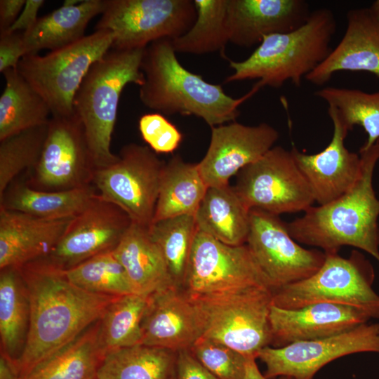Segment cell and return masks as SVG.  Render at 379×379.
<instances>
[{"mask_svg":"<svg viewBox=\"0 0 379 379\" xmlns=\"http://www.w3.org/2000/svg\"><path fill=\"white\" fill-rule=\"evenodd\" d=\"M197 17L190 29L171 40L176 53L203 55L220 52L224 56L230 42L227 0H194Z\"/></svg>","mask_w":379,"mask_h":379,"instance_id":"d6a6232c","label":"cell"},{"mask_svg":"<svg viewBox=\"0 0 379 379\" xmlns=\"http://www.w3.org/2000/svg\"><path fill=\"white\" fill-rule=\"evenodd\" d=\"M91 379H97L96 378H91Z\"/></svg>","mask_w":379,"mask_h":379,"instance_id":"681fc988","label":"cell"},{"mask_svg":"<svg viewBox=\"0 0 379 379\" xmlns=\"http://www.w3.org/2000/svg\"><path fill=\"white\" fill-rule=\"evenodd\" d=\"M6 86L0 97V140L24 130L46 124L51 109L17 68L2 72Z\"/></svg>","mask_w":379,"mask_h":379,"instance_id":"1f68e13d","label":"cell"},{"mask_svg":"<svg viewBox=\"0 0 379 379\" xmlns=\"http://www.w3.org/2000/svg\"><path fill=\"white\" fill-rule=\"evenodd\" d=\"M333 133L328 145L316 154H305L295 146L290 149L293 159L308 182L315 202L328 204L350 191L362 173L359 154L350 152L345 140L350 129L337 113L328 107Z\"/></svg>","mask_w":379,"mask_h":379,"instance_id":"ac0fdd59","label":"cell"},{"mask_svg":"<svg viewBox=\"0 0 379 379\" xmlns=\"http://www.w3.org/2000/svg\"><path fill=\"white\" fill-rule=\"evenodd\" d=\"M359 352L379 353V322L362 324L331 337L294 343L281 347L267 346L258 353L268 379L288 376L313 379L325 365L340 357Z\"/></svg>","mask_w":379,"mask_h":379,"instance_id":"9a60e30c","label":"cell"},{"mask_svg":"<svg viewBox=\"0 0 379 379\" xmlns=\"http://www.w3.org/2000/svg\"><path fill=\"white\" fill-rule=\"evenodd\" d=\"M172 379H175V378H172Z\"/></svg>","mask_w":379,"mask_h":379,"instance_id":"f907efd6","label":"cell"},{"mask_svg":"<svg viewBox=\"0 0 379 379\" xmlns=\"http://www.w3.org/2000/svg\"><path fill=\"white\" fill-rule=\"evenodd\" d=\"M368 8L373 20L379 27V0L374 1Z\"/></svg>","mask_w":379,"mask_h":379,"instance_id":"7dc6e473","label":"cell"},{"mask_svg":"<svg viewBox=\"0 0 379 379\" xmlns=\"http://www.w3.org/2000/svg\"><path fill=\"white\" fill-rule=\"evenodd\" d=\"M177 352L137 344L105 353L97 368V379L175 378Z\"/></svg>","mask_w":379,"mask_h":379,"instance_id":"f546056e","label":"cell"},{"mask_svg":"<svg viewBox=\"0 0 379 379\" xmlns=\"http://www.w3.org/2000/svg\"><path fill=\"white\" fill-rule=\"evenodd\" d=\"M131 223L124 211L97 194L72 218L57 245L43 260L58 270H69L93 256L113 251Z\"/></svg>","mask_w":379,"mask_h":379,"instance_id":"2e32d148","label":"cell"},{"mask_svg":"<svg viewBox=\"0 0 379 379\" xmlns=\"http://www.w3.org/2000/svg\"><path fill=\"white\" fill-rule=\"evenodd\" d=\"M148 230L164 255L173 285L182 288L197 232L194 215H184L154 221Z\"/></svg>","mask_w":379,"mask_h":379,"instance_id":"d590c367","label":"cell"},{"mask_svg":"<svg viewBox=\"0 0 379 379\" xmlns=\"http://www.w3.org/2000/svg\"><path fill=\"white\" fill-rule=\"evenodd\" d=\"M141 331V344L177 352L192 347L203 335L204 324L195 302L171 286L148 296Z\"/></svg>","mask_w":379,"mask_h":379,"instance_id":"d6986e66","label":"cell"},{"mask_svg":"<svg viewBox=\"0 0 379 379\" xmlns=\"http://www.w3.org/2000/svg\"><path fill=\"white\" fill-rule=\"evenodd\" d=\"M346 29L328 57L306 76L322 86L338 72H367L379 77V27L368 8H356L346 14Z\"/></svg>","mask_w":379,"mask_h":379,"instance_id":"603a6c76","label":"cell"},{"mask_svg":"<svg viewBox=\"0 0 379 379\" xmlns=\"http://www.w3.org/2000/svg\"><path fill=\"white\" fill-rule=\"evenodd\" d=\"M197 230L230 246L246 244L251 208L230 184L208 187L194 215Z\"/></svg>","mask_w":379,"mask_h":379,"instance_id":"d4e9b609","label":"cell"},{"mask_svg":"<svg viewBox=\"0 0 379 379\" xmlns=\"http://www.w3.org/2000/svg\"><path fill=\"white\" fill-rule=\"evenodd\" d=\"M114 34L97 30L62 48L41 55L26 54L17 69L48 105L51 116L74 114L73 100L91 65L111 48Z\"/></svg>","mask_w":379,"mask_h":379,"instance_id":"52a82bcc","label":"cell"},{"mask_svg":"<svg viewBox=\"0 0 379 379\" xmlns=\"http://www.w3.org/2000/svg\"><path fill=\"white\" fill-rule=\"evenodd\" d=\"M145 48H110L90 67L73 100L80 119L95 169L113 164L118 158L111 151L121 92L128 84L142 86L145 76L141 62Z\"/></svg>","mask_w":379,"mask_h":379,"instance_id":"5b68a950","label":"cell"},{"mask_svg":"<svg viewBox=\"0 0 379 379\" xmlns=\"http://www.w3.org/2000/svg\"><path fill=\"white\" fill-rule=\"evenodd\" d=\"M246 244L272 291L310 277L320 268L326 257L324 251L299 245L279 215L258 208L251 209Z\"/></svg>","mask_w":379,"mask_h":379,"instance_id":"5bb4252c","label":"cell"},{"mask_svg":"<svg viewBox=\"0 0 379 379\" xmlns=\"http://www.w3.org/2000/svg\"><path fill=\"white\" fill-rule=\"evenodd\" d=\"M95 168L79 117L51 116L41 157L25 177L42 191H65L93 185Z\"/></svg>","mask_w":379,"mask_h":379,"instance_id":"4fadbf2b","label":"cell"},{"mask_svg":"<svg viewBox=\"0 0 379 379\" xmlns=\"http://www.w3.org/2000/svg\"><path fill=\"white\" fill-rule=\"evenodd\" d=\"M255 286L272 290L246 244L227 245L197 230L182 286L190 298Z\"/></svg>","mask_w":379,"mask_h":379,"instance_id":"8fae6325","label":"cell"},{"mask_svg":"<svg viewBox=\"0 0 379 379\" xmlns=\"http://www.w3.org/2000/svg\"><path fill=\"white\" fill-rule=\"evenodd\" d=\"M83 0H65L62 6H74L82 3Z\"/></svg>","mask_w":379,"mask_h":379,"instance_id":"c3c4849f","label":"cell"},{"mask_svg":"<svg viewBox=\"0 0 379 379\" xmlns=\"http://www.w3.org/2000/svg\"><path fill=\"white\" fill-rule=\"evenodd\" d=\"M314 95L324 100L350 131L360 126L367 139L360 149H366L379 140V90L373 93L354 88L326 86Z\"/></svg>","mask_w":379,"mask_h":379,"instance_id":"e575fe53","label":"cell"},{"mask_svg":"<svg viewBox=\"0 0 379 379\" xmlns=\"http://www.w3.org/2000/svg\"><path fill=\"white\" fill-rule=\"evenodd\" d=\"M311 11L304 0H227L230 42L249 48L269 35L292 31Z\"/></svg>","mask_w":379,"mask_h":379,"instance_id":"44dd1931","label":"cell"},{"mask_svg":"<svg viewBox=\"0 0 379 379\" xmlns=\"http://www.w3.org/2000/svg\"><path fill=\"white\" fill-rule=\"evenodd\" d=\"M233 187L251 209L276 215L305 212L315 202L291 151L281 146L239 171Z\"/></svg>","mask_w":379,"mask_h":379,"instance_id":"7c38bea8","label":"cell"},{"mask_svg":"<svg viewBox=\"0 0 379 379\" xmlns=\"http://www.w3.org/2000/svg\"><path fill=\"white\" fill-rule=\"evenodd\" d=\"M256 358L248 357L244 379H268L262 374L256 363ZM274 379H293L288 376H280Z\"/></svg>","mask_w":379,"mask_h":379,"instance_id":"bcb514c9","label":"cell"},{"mask_svg":"<svg viewBox=\"0 0 379 379\" xmlns=\"http://www.w3.org/2000/svg\"><path fill=\"white\" fill-rule=\"evenodd\" d=\"M44 3V0H26L20 14L9 30L21 32L30 30L36 23L38 12Z\"/></svg>","mask_w":379,"mask_h":379,"instance_id":"7bdbcfd3","label":"cell"},{"mask_svg":"<svg viewBox=\"0 0 379 379\" xmlns=\"http://www.w3.org/2000/svg\"><path fill=\"white\" fill-rule=\"evenodd\" d=\"M196 17L194 0H107L94 29L113 32L111 48L141 49L159 39L180 36Z\"/></svg>","mask_w":379,"mask_h":379,"instance_id":"9c48e42d","label":"cell"},{"mask_svg":"<svg viewBox=\"0 0 379 379\" xmlns=\"http://www.w3.org/2000/svg\"><path fill=\"white\" fill-rule=\"evenodd\" d=\"M138 126L142 139L156 153H173L182 140L178 128L160 113L143 114Z\"/></svg>","mask_w":379,"mask_h":379,"instance_id":"ab89813d","label":"cell"},{"mask_svg":"<svg viewBox=\"0 0 379 379\" xmlns=\"http://www.w3.org/2000/svg\"><path fill=\"white\" fill-rule=\"evenodd\" d=\"M1 353L15 363L20 357L27 338L30 304L19 268L0 270Z\"/></svg>","mask_w":379,"mask_h":379,"instance_id":"4dcf8cb0","label":"cell"},{"mask_svg":"<svg viewBox=\"0 0 379 379\" xmlns=\"http://www.w3.org/2000/svg\"><path fill=\"white\" fill-rule=\"evenodd\" d=\"M99 320L71 343L35 364L19 379L95 378L104 355L98 340Z\"/></svg>","mask_w":379,"mask_h":379,"instance_id":"f1b7e54d","label":"cell"},{"mask_svg":"<svg viewBox=\"0 0 379 379\" xmlns=\"http://www.w3.org/2000/svg\"><path fill=\"white\" fill-rule=\"evenodd\" d=\"M19 269L30 304L27 338L15 363L21 376L97 322L117 296L81 289L43 259Z\"/></svg>","mask_w":379,"mask_h":379,"instance_id":"6da1fadb","label":"cell"},{"mask_svg":"<svg viewBox=\"0 0 379 379\" xmlns=\"http://www.w3.org/2000/svg\"><path fill=\"white\" fill-rule=\"evenodd\" d=\"M148 228L132 222L113 250L127 274L133 293L146 297L175 286L164 255Z\"/></svg>","mask_w":379,"mask_h":379,"instance_id":"cb8c5ba5","label":"cell"},{"mask_svg":"<svg viewBox=\"0 0 379 379\" xmlns=\"http://www.w3.org/2000/svg\"><path fill=\"white\" fill-rule=\"evenodd\" d=\"M26 0L0 1V32L10 29L20 14Z\"/></svg>","mask_w":379,"mask_h":379,"instance_id":"ee69618b","label":"cell"},{"mask_svg":"<svg viewBox=\"0 0 379 379\" xmlns=\"http://www.w3.org/2000/svg\"><path fill=\"white\" fill-rule=\"evenodd\" d=\"M112 164L95 169L93 185L100 197L124 211L132 222L152 224L165 162L149 147L129 143Z\"/></svg>","mask_w":379,"mask_h":379,"instance_id":"30bf717a","label":"cell"},{"mask_svg":"<svg viewBox=\"0 0 379 379\" xmlns=\"http://www.w3.org/2000/svg\"><path fill=\"white\" fill-rule=\"evenodd\" d=\"M209 146L198 163L207 185H229L230 179L274 147L278 131L267 123L248 126L232 121L211 127Z\"/></svg>","mask_w":379,"mask_h":379,"instance_id":"e0dca14e","label":"cell"},{"mask_svg":"<svg viewBox=\"0 0 379 379\" xmlns=\"http://www.w3.org/2000/svg\"><path fill=\"white\" fill-rule=\"evenodd\" d=\"M63 272L71 283L88 292L114 296L134 293L113 251L98 254Z\"/></svg>","mask_w":379,"mask_h":379,"instance_id":"8d00e7d4","label":"cell"},{"mask_svg":"<svg viewBox=\"0 0 379 379\" xmlns=\"http://www.w3.org/2000/svg\"><path fill=\"white\" fill-rule=\"evenodd\" d=\"M269 319L274 347L335 335L371 319L356 308L326 302L298 309H284L272 304Z\"/></svg>","mask_w":379,"mask_h":379,"instance_id":"ffe728a7","label":"cell"},{"mask_svg":"<svg viewBox=\"0 0 379 379\" xmlns=\"http://www.w3.org/2000/svg\"><path fill=\"white\" fill-rule=\"evenodd\" d=\"M98 194L93 185L65 191H42L15 178L0 196V208L20 211L48 220L72 218Z\"/></svg>","mask_w":379,"mask_h":379,"instance_id":"484cf974","label":"cell"},{"mask_svg":"<svg viewBox=\"0 0 379 379\" xmlns=\"http://www.w3.org/2000/svg\"><path fill=\"white\" fill-rule=\"evenodd\" d=\"M320 268L310 277L272 291V304L298 309L326 302L359 310L370 319H379V295L372 286L374 270L364 255L353 251L349 258L325 253Z\"/></svg>","mask_w":379,"mask_h":379,"instance_id":"8992f818","label":"cell"},{"mask_svg":"<svg viewBox=\"0 0 379 379\" xmlns=\"http://www.w3.org/2000/svg\"><path fill=\"white\" fill-rule=\"evenodd\" d=\"M336 28L331 9H315L298 28L265 36L245 60H228L234 72L224 82L258 79L262 87L279 88L291 81L298 87L331 53Z\"/></svg>","mask_w":379,"mask_h":379,"instance_id":"277c9868","label":"cell"},{"mask_svg":"<svg viewBox=\"0 0 379 379\" xmlns=\"http://www.w3.org/2000/svg\"><path fill=\"white\" fill-rule=\"evenodd\" d=\"M207 188L198 164L173 156L165 162L163 168L152 222L175 216L194 215Z\"/></svg>","mask_w":379,"mask_h":379,"instance_id":"83f0119b","label":"cell"},{"mask_svg":"<svg viewBox=\"0 0 379 379\" xmlns=\"http://www.w3.org/2000/svg\"><path fill=\"white\" fill-rule=\"evenodd\" d=\"M191 299L202 318V336L256 359L262 348L271 345L270 288L255 286Z\"/></svg>","mask_w":379,"mask_h":379,"instance_id":"ba28073f","label":"cell"},{"mask_svg":"<svg viewBox=\"0 0 379 379\" xmlns=\"http://www.w3.org/2000/svg\"><path fill=\"white\" fill-rule=\"evenodd\" d=\"M141 70L145 81L139 86V98L144 106L161 114L194 116L211 128L234 121L240 105L262 88L256 82L240 98L228 95L221 85L185 68L170 39L154 41L145 48Z\"/></svg>","mask_w":379,"mask_h":379,"instance_id":"7a4b0ae2","label":"cell"},{"mask_svg":"<svg viewBox=\"0 0 379 379\" xmlns=\"http://www.w3.org/2000/svg\"><path fill=\"white\" fill-rule=\"evenodd\" d=\"M362 173L356 185L339 198L311 206L303 215L286 222L297 242L338 253L343 246L362 250L379 262V199L373 177L379 161V140L359 149Z\"/></svg>","mask_w":379,"mask_h":379,"instance_id":"3957f363","label":"cell"},{"mask_svg":"<svg viewBox=\"0 0 379 379\" xmlns=\"http://www.w3.org/2000/svg\"><path fill=\"white\" fill-rule=\"evenodd\" d=\"M72 218L48 220L0 208V270L46 258Z\"/></svg>","mask_w":379,"mask_h":379,"instance_id":"7402d4cb","label":"cell"},{"mask_svg":"<svg viewBox=\"0 0 379 379\" xmlns=\"http://www.w3.org/2000/svg\"><path fill=\"white\" fill-rule=\"evenodd\" d=\"M26 55L24 32L9 29L0 32V72L16 69L20 59Z\"/></svg>","mask_w":379,"mask_h":379,"instance_id":"60d3db41","label":"cell"},{"mask_svg":"<svg viewBox=\"0 0 379 379\" xmlns=\"http://www.w3.org/2000/svg\"><path fill=\"white\" fill-rule=\"evenodd\" d=\"M175 379H218L208 371L190 352H177Z\"/></svg>","mask_w":379,"mask_h":379,"instance_id":"b9f144b4","label":"cell"},{"mask_svg":"<svg viewBox=\"0 0 379 379\" xmlns=\"http://www.w3.org/2000/svg\"><path fill=\"white\" fill-rule=\"evenodd\" d=\"M20 375L15 363L5 354L0 356V379H19Z\"/></svg>","mask_w":379,"mask_h":379,"instance_id":"f6af8a7d","label":"cell"},{"mask_svg":"<svg viewBox=\"0 0 379 379\" xmlns=\"http://www.w3.org/2000/svg\"><path fill=\"white\" fill-rule=\"evenodd\" d=\"M48 133V124L30 128L0 140V196L23 171L38 164Z\"/></svg>","mask_w":379,"mask_h":379,"instance_id":"74e56055","label":"cell"},{"mask_svg":"<svg viewBox=\"0 0 379 379\" xmlns=\"http://www.w3.org/2000/svg\"><path fill=\"white\" fill-rule=\"evenodd\" d=\"M107 0H85L74 6H62L43 17L24 32L26 54L55 51L85 36L90 21L105 9Z\"/></svg>","mask_w":379,"mask_h":379,"instance_id":"4316f807","label":"cell"},{"mask_svg":"<svg viewBox=\"0 0 379 379\" xmlns=\"http://www.w3.org/2000/svg\"><path fill=\"white\" fill-rule=\"evenodd\" d=\"M147 298L136 293L117 296L99 320L98 340L105 352L141 344V323Z\"/></svg>","mask_w":379,"mask_h":379,"instance_id":"836d02e7","label":"cell"},{"mask_svg":"<svg viewBox=\"0 0 379 379\" xmlns=\"http://www.w3.org/2000/svg\"><path fill=\"white\" fill-rule=\"evenodd\" d=\"M190 350L218 379L245 378L248 357L231 347L201 336Z\"/></svg>","mask_w":379,"mask_h":379,"instance_id":"f35d334b","label":"cell"}]
</instances>
